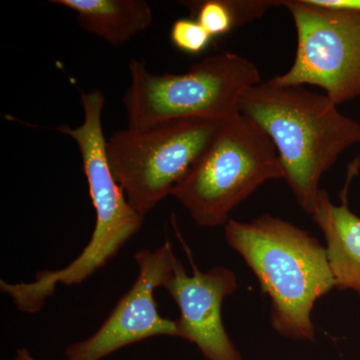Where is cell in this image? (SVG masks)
<instances>
[{
  "label": "cell",
  "mask_w": 360,
  "mask_h": 360,
  "mask_svg": "<svg viewBox=\"0 0 360 360\" xmlns=\"http://www.w3.org/2000/svg\"><path fill=\"white\" fill-rule=\"evenodd\" d=\"M314 6L360 11V0H307Z\"/></svg>",
  "instance_id": "obj_14"
},
{
  "label": "cell",
  "mask_w": 360,
  "mask_h": 360,
  "mask_svg": "<svg viewBox=\"0 0 360 360\" xmlns=\"http://www.w3.org/2000/svg\"><path fill=\"white\" fill-rule=\"evenodd\" d=\"M84 122L77 127L61 124L59 132L71 137L79 148L96 222L89 243L68 266L41 270L30 283L0 281V290L11 296L18 310L37 314L58 284L71 286L86 281L117 255L123 245L141 229L144 217L129 205L116 181L106 153L103 127L105 97L101 90L80 92Z\"/></svg>",
  "instance_id": "obj_3"
},
{
  "label": "cell",
  "mask_w": 360,
  "mask_h": 360,
  "mask_svg": "<svg viewBox=\"0 0 360 360\" xmlns=\"http://www.w3.org/2000/svg\"><path fill=\"white\" fill-rule=\"evenodd\" d=\"M15 360H35L33 359L32 355H30V352H27V349L25 348H20V349L18 350V354H16Z\"/></svg>",
  "instance_id": "obj_15"
},
{
  "label": "cell",
  "mask_w": 360,
  "mask_h": 360,
  "mask_svg": "<svg viewBox=\"0 0 360 360\" xmlns=\"http://www.w3.org/2000/svg\"><path fill=\"white\" fill-rule=\"evenodd\" d=\"M272 179H283L276 146L240 113L224 123L172 195L200 226L217 227L226 224L236 206Z\"/></svg>",
  "instance_id": "obj_5"
},
{
  "label": "cell",
  "mask_w": 360,
  "mask_h": 360,
  "mask_svg": "<svg viewBox=\"0 0 360 360\" xmlns=\"http://www.w3.org/2000/svg\"><path fill=\"white\" fill-rule=\"evenodd\" d=\"M212 37L227 34L234 28L257 20L272 7L281 6L276 0H202L181 1Z\"/></svg>",
  "instance_id": "obj_12"
},
{
  "label": "cell",
  "mask_w": 360,
  "mask_h": 360,
  "mask_svg": "<svg viewBox=\"0 0 360 360\" xmlns=\"http://www.w3.org/2000/svg\"><path fill=\"white\" fill-rule=\"evenodd\" d=\"M129 71L122 103L132 129L176 120L227 122L240 115L243 94L262 82L257 66L233 52L208 56L179 75L151 72L135 58Z\"/></svg>",
  "instance_id": "obj_4"
},
{
  "label": "cell",
  "mask_w": 360,
  "mask_h": 360,
  "mask_svg": "<svg viewBox=\"0 0 360 360\" xmlns=\"http://www.w3.org/2000/svg\"><path fill=\"white\" fill-rule=\"evenodd\" d=\"M203 26L193 18H180L174 21L170 30V40L179 51L198 54L205 51L212 40Z\"/></svg>",
  "instance_id": "obj_13"
},
{
  "label": "cell",
  "mask_w": 360,
  "mask_h": 360,
  "mask_svg": "<svg viewBox=\"0 0 360 360\" xmlns=\"http://www.w3.org/2000/svg\"><path fill=\"white\" fill-rule=\"evenodd\" d=\"M224 236L269 295L272 328L291 340L314 341L315 302L335 288L319 239L269 213L248 222L229 219Z\"/></svg>",
  "instance_id": "obj_2"
},
{
  "label": "cell",
  "mask_w": 360,
  "mask_h": 360,
  "mask_svg": "<svg viewBox=\"0 0 360 360\" xmlns=\"http://www.w3.org/2000/svg\"><path fill=\"white\" fill-rule=\"evenodd\" d=\"M225 122L176 120L111 135L106 142L108 162L129 205L146 217L172 195Z\"/></svg>",
  "instance_id": "obj_6"
},
{
  "label": "cell",
  "mask_w": 360,
  "mask_h": 360,
  "mask_svg": "<svg viewBox=\"0 0 360 360\" xmlns=\"http://www.w3.org/2000/svg\"><path fill=\"white\" fill-rule=\"evenodd\" d=\"M347 188L340 205L331 202L328 191L321 189L312 219L326 241V255L335 288L360 295V217L349 210Z\"/></svg>",
  "instance_id": "obj_10"
},
{
  "label": "cell",
  "mask_w": 360,
  "mask_h": 360,
  "mask_svg": "<svg viewBox=\"0 0 360 360\" xmlns=\"http://www.w3.org/2000/svg\"><path fill=\"white\" fill-rule=\"evenodd\" d=\"M174 248L167 239L156 250H141L135 255L139 274L134 285L94 335L66 350L68 360H101L120 349L153 336L179 338L176 321L158 312L155 290L162 286L174 270Z\"/></svg>",
  "instance_id": "obj_8"
},
{
  "label": "cell",
  "mask_w": 360,
  "mask_h": 360,
  "mask_svg": "<svg viewBox=\"0 0 360 360\" xmlns=\"http://www.w3.org/2000/svg\"><path fill=\"white\" fill-rule=\"evenodd\" d=\"M77 14L84 32L111 46L129 44L153 25V8L144 0H52Z\"/></svg>",
  "instance_id": "obj_11"
},
{
  "label": "cell",
  "mask_w": 360,
  "mask_h": 360,
  "mask_svg": "<svg viewBox=\"0 0 360 360\" xmlns=\"http://www.w3.org/2000/svg\"><path fill=\"white\" fill-rule=\"evenodd\" d=\"M186 250L193 276L177 258L162 285L179 307V338L198 345L208 360H243L225 330L221 314L224 298L238 290V277L224 266L201 271Z\"/></svg>",
  "instance_id": "obj_9"
},
{
  "label": "cell",
  "mask_w": 360,
  "mask_h": 360,
  "mask_svg": "<svg viewBox=\"0 0 360 360\" xmlns=\"http://www.w3.org/2000/svg\"><path fill=\"white\" fill-rule=\"evenodd\" d=\"M292 16L297 49L283 75L270 79L281 86L321 87L336 105L360 96V11L285 0Z\"/></svg>",
  "instance_id": "obj_7"
},
{
  "label": "cell",
  "mask_w": 360,
  "mask_h": 360,
  "mask_svg": "<svg viewBox=\"0 0 360 360\" xmlns=\"http://www.w3.org/2000/svg\"><path fill=\"white\" fill-rule=\"evenodd\" d=\"M359 169H360V153H359V155L356 156V158L352 161V163H350L349 170H348V172L354 175Z\"/></svg>",
  "instance_id": "obj_16"
},
{
  "label": "cell",
  "mask_w": 360,
  "mask_h": 360,
  "mask_svg": "<svg viewBox=\"0 0 360 360\" xmlns=\"http://www.w3.org/2000/svg\"><path fill=\"white\" fill-rule=\"evenodd\" d=\"M239 111L274 142L283 179L311 215L322 175L347 149L360 144V123L341 113L324 94L270 80L248 89Z\"/></svg>",
  "instance_id": "obj_1"
}]
</instances>
